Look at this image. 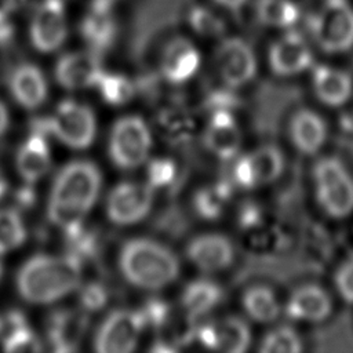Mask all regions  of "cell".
I'll return each instance as SVG.
<instances>
[{
	"label": "cell",
	"instance_id": "cell-1",
	"mask_svg": "<svg viewBox=\"0 0 353 353\" xmlns=\"http://www.w3.org/2000/svg\"><path fill=\"white\" fill-rule=\"evenodd\" d=\"M98 167L87 160H73L55 175L48 197L47 215L51 223L68 230L84 222L101 192Z\"/></svg>",
	"mask_w": 353,
	"mask_h": 353
},
{
	"label": "cell",
	"instance_id": "cell-2",
	"mask_svg": "<svg viewBox=\"0 0 353 353\" xmlns=\"http://www.w3.org/2000/svg\"><path fill=\"white\" fill-rule=\"evenodd\" d=\"M81 263L72 255H36L17 273V290L23 301L52 303L80 287Z\"/></svg>",
	"mask_w": 353,
	"mask_h": 353
},
{
	"label": "cell",
	"instance_id": "cell-3",
	"mask_svg": "<svg viewBox=\"0 0 353 353\" xmlns=\"http://www.w3.org/2000/svg\"><path fill=\"white\" fill-rule=\"evenodd\" d=\"M119 268L130 284L143 290H160L179 274L176 255L167 245L148 237L131 239L123 244Z\"/></svg>",
	"mask_w": 353,
	"mask_h": 353
},
{
	"label": "cell",
	"instance_id": "cell-4",
	"mask_svg": "<svg viewBox=\"0 0 353 353\" xmlns=\"http://www.w3.org/2000/svg\"><path fill=\"white\" fill-rule=\"evenodd\" d=\"M312 181L320 208L332 218L353 212V175L335 156L320 157L312 167Z\"/></svg>",
	"mask_w": 353,
	"mask_h": 353
},
{
	"label": "cell",
	"instance_id": "cell-5",
	"mask_svg": "<svg viewBox=\"0 0 353 353\" xmlns=\"http://www.w3.org/2000/svg\"><path fill=\"white\" fill-rule=\"evenodd\" d=\"M309 28L324 52L338 54L353 47V8L346 0H324L310 17Z\"/></svg>",
	"mask_w": 353,
	"mask_h": 353
},
{
	"label": "cell",
	"instance_id": "cell-6",
	"mask_svg": "<svg viewBox=\"0 0 353 353\" xmlns=\"http://www.w3.org/2000/svg\"><path fill=\"white\" fill-rule=\"evenodd\" d=\"M152 148V134L141 116L119 119L109 137V156L123 170L139 167L148 159Z\"/></svg>",
	"mask_w": 353,
	"mask_h": 353
},
{
	"label": "cell",
	"instance_id": "cell-7",
	"mask_svg": "<svg viewBox=\"0 0 353 353\" xmlns=\"http://www.w3.org/2000/svg\"><path fill=\"white\" fill-rule=\"evenodd\" d=\"M48 134L72 149H85L95 138L97 121L92 110L76 101L61 102L47 117Z\"/></svg>",
	"mask_w": 353,
	"mask_h": 353
},
{
	"label": "cell",
	"instance_id": "cell-8",
	"mask_svg": "<svg viewBox=\"0 0 353 353\" xmlns=\"http://www.w3.org/2000/svg\"><path fill=\"white\" fill-rule=\"evenodd\" d=\"M68 12L63 0H40L32 11L29 39L40 52L59 50L68 39Z\"/></svg>",
	"mask_w": 353,
	"mask_h": 353
},
{
	"label": "cell",
	"instance_id": "cell-9",
	"mask_svg": "<svg viewBox=\"0 0 353 353\" xmlns=\"http://www.w3.org/2000/svg\"><path fill=\"white\" fill-rule=\"evenodd\" d=\"M214 62L222 84L230 88L245 85L256 73L255 51L241 37L222 39L215 50Z\"/></svg>",
	"mask_w": 353,
	"mask_h": 353
},
{
	"label": "cell",
	"instance_id": "cell-10",
	"mask_svg": "<svg viewBox=\"0 0 353 353\" xmlns=\"http://www.w3.org/2000/svg\"><path fill=\"white\" fill-rule=\"evenodd\" d=\"M145 330L139 310L117 309L99 324L94 346L101 353H127L135 349L141 332Z\"/></svg>",
	"mask_w": 353,
	"mask_h": 353
},
{
	"label": "cell",
	"instance_id": "cell-11",
	"mask_svg": "<svg viewBox=\"0 0 353 353\" xmlns=\"http://www.w3.org/2000/svg\"><path fill=\"white\" fill-rule=\"evenodd\" d=\"M153 188L148 183L121 182L106 199L108 218L116 225H132L143 219L153 204Z\"/></svg>",
	"mask_w": 353,
	"mask_h": 353
},
{
	"label": "cell",
	"instance_id": "cell-12",
	"mask_svg": "<svg viewBox=\"0 0 353 353\" xmlns=\"http://www.w3.org/2000/svg\"><path fill=\"white\" fill-rule=\"evenodd\" d=\"M268 59L272 72L280 77L299 74L313 63L312 50L296 30H288L280 36L270 46Z\"/></svg>",
	"mask_w": 353,
	"mask_h": 353
},
{
	"label": "cell",
	"instance_id": "cell-13",
	"mask_svg": "<svg viewBox=\"0 0 353 353\" xmlns=\"http://www.w3.org/2000/svg\"><path fill=\"white\" fill-rule=\"evenodd\" d=\"M79 32L90 50L103 54L116 41L117 21L112 0H92L84 12Z\"/></svg>",
	"mask_w": 353,
	"mask_h": 353
},
{
	"label": "cell",
	"instance_id": "cell-14",
	"mask_svg": "<svg viewBox=\"0 0 353 353\" xmlns=\"http://www.w3.org/2000/svg\"><path fill=\"white\" fill-rule=\"evenodd\" d=\"M103 72L101 54L85 50L63 54L55 63L54 74L59 85L68 90H79L95 85Z\"/></svg>",
	"mask_w": 353,
	"mask_h": 353
},
{
	"label": "cell",
	"instance_id": "cell-15",
	"mask_svg": "<svg viewBox=\"0 0 353 353\" xmlns=\"http://www.w3.org/2000/svg\"><path fill=\"white\" fill-rule=\"evenodd\" d=\"M200 66V52L186 37H172L160 54V76L171 84H183L190 80Z\"/></svg>",
	"mask_w": 353,
	"mask_h": 353
},
{
	"label": "cell",
	"instance_id": "cell-16",
	"mask_svg": "<svg viewBox=\"0 0 353 353\" xmlns=\"http://www.w3.org/2000/svg\"><path fill=\"white\" fill-rule=\"evenodd\" d=\"M90 324L85 310L59 309L50 314L47 320V339L52 350L69 353L79 349Z\"/></svg>",
	"mask_w": 353,
	"mask_h": 353
},
{
	"label": "cell",
	"instance_id": "cell-17",
	"mask_svg": "<svg viewBox=\"0 0 353 353\" xmlns=\"http://www.w3.org/2000/svg\"><path fill=\"white\" fill-rule=\"evenodd\" d=\"M186 256L201 272L215 273L232 265L234 247L223 234L205 233L193 237L188 243Z\"/></svg>",
	"mask_w": 353,
	"mask_h": 353
},
{
	"label": "cell",
	"instance_id": "cell-18",
	"mask_svg": "<svg viewBox=\"0 0 353 353\" xmlns=\"http://www.w3.org/2000/svg\"><path fill=\"white\" fill-rule=\"evenodd\" d=\"M241 145V134L230 110L210 113V121L204 131V146L221 160L233 159Z\"/></svg>",
	"mask_w": 353,
	"mask_h": 353
},
{
	"label": "cell",
	"instance_id": "cell-19",
	"mask_svg": "<svg viewBox=\"0 0 353 353\" xmlns=\"http://www.w3.org/2000/svg\"><path fill=\"white\" fill-rule=\"evenodd\" d=\"M332 312V301L328 292L319 284H303L290 295L285 313L292 320L319 323Z\"/></svg>",
	"mask_w": 353,
	"mask_h": 353
},
{
	"label": "cell",
	"instance_id": "cell-20",
	"mask_svg": "<svg viewBox=\"0 0 353 353\" xmlns=\"http://www.w3.org/2000/svg\"><path fill=\"white\" fill-rule=\"evenodd\" d=\"M288 134L292 145L302 154L319 153L328 135L324 119L307 108L298 109L291 116Z\"/></svg>",
	"mask_w": 353,
	"mask_h": 353
},
{
	"label": "cell",
	"instance_id": "cell-21",
	"mask_svg": "<svg viewBox=\"0 0 353 353\" xmlns=\"http://www.w3.org/2000/svg\"><path fill=\"white\" fill-rule=\"evenodd\" d=\"M14 99L25 109H36L47 98V81L43 72L33 63L25 62L14 68L8 77Z\"/></svg>",
	"mask_w": 353,
	"mask_h": 353
},
{
	"label": "cell",
	"instance_id": "cell-22",
	"mask_svg": "<svg viewBox=\"0 0 353 353\" xmlns=\"http://www.w3.org/2000/svg\"><path fill=\"white\" fill-rule=\"evenodd\" d=\"M312 85L317 99L332 108L345 105L353 92L352 76L327 65H319L312 72Z\"/></svg>",
	"mask_w": 353,
	"mask_h": 353
},
{
	"label": "cell",
	"instance_id": "cell-23",
	"mask_svg": "<svg viewBox=\"0 0 353 353\" xmlns=\"http://www.w3.org/2000/svg\"><path fill=\"white\" fill-rule=\"evenodd\" d=\"M17 170L25 182L34 183L43 178L51 165L50 148L46 135L30 132L17 153Z\"/></svg>",
	"mask_w": 353,
	"mask_h": 353
},
{
	"label": "cell",
	"instance_id": "cell-24",
	"mask_svg": "<svg viewBox=\"0 0 353 353\" xmlns=\"http://www.w3.org/2000/svg\"><path fill=\"white\" fill-rule=\"evenodd\" d=\"M0 342L6 352H36L40 342L29 327L23 313L8 310L0 317Z\"/></svg>",
	"mask_w": 353,
	"mask_h": 353
},
{
	"label": "cell",
	"instance_id": "cell-25",
	"mask_svg": "<svg viewBox=\"0 0 353 353\" xmlns=\"http://www.w3.org/2000/svg\"><path fill=\"white\" fill-rule=\"evenodd\" d=\"M222 299V287L210 279H199L189 283L181 294L182 309L196 319L205 316Z\"/></svg>",
	"mask_w": 353,
	"mask_h": 353
},
{
	"label": "cell",
	"instance_id": "cell-26",
	"mask_svg": "<svg viewBox=\"0 0 353 353\" xmlns=\"http://www.w3.org/2000/svg\"><path fill=\"white\" fill-rule=\"evenodd\" d=\"M233 189L234 183L230 176L200 188L193 196V211L203 219L214 221L219 218L233 194Z\"/></svg>",
	"mask_w": 353,
	"mask_h": 353
},
{
	"label": "cell",
	"instance_id": "cell-27",
	"mask_svg": "<svg viewBox=\"0 0 353 353\" xmlns=\"http://www.w3.org/2000/svg\"><path fill=\"white\" fill-rule=\"evenodd\" d=\"M157 124L170 142L182 145L192 138L194 119L189 109L181 102H171L157 113Z\"/></svg>",
	"mask_w": 353,
	"mask_h": 353
},
{
	"label": "cell",
	"instance_id": "cell-28",
	"mask_svg": "<svg viewBox=\"0 0 353 353\" xmlns=\"http://www.w3.org/2000/svg\"><path fill=\"white\" fill-rule=\"evenodd\" d=\"M214 323L215 331V350L226 353H241L245 352L251 332L248 324L237 316H226Z\"/></svg>",
	"mask_w": 353,
	"mask_h": 353
},
{
	"label": "cell",
	"instance_id": "cell-29",
	"mask_svg": "<svg viewBox=\"0 0 353 353\" xmlns=\"http://www.w3.org/2000/svg\"><path fill=\"white\" fill-rule=\"evenodd\" d=\"M256 186L268 185L279 179L284 170V154L272 143H265L248 153Z\"/></svg>",
	"mask_w": 353,
	"mask_h": 353
},
{
	"label": "cell",
	"instance_id": "cell-30",
	"mask_svg": "<svg viewBox=\"0 0 353 353\" xmlns=\"http://www.w3.org/2000/svg\"><path fill=\"white\" fill-rule=\"evenodd\" d=\"M254 14L265 26L287 29L296 23L299 8L291 0H255Z\"/></svg>",
	"mask_w": 353,
	"mask_h": 353
},
{
	"label": "cell",
	"instance_id": "cell-31",
	"mask_svg": "<svg viewBox=\"0 0 353 353\" xmlns=\"http://www.w3.org/2000/svg\"><path fill=\"white\" fill-rule=\"evenodd\" d=\"M243 306L247 314L259 323H270L280 314V303L276 294L266 285H252L243 295Z\"/></svg>",
	"mask_w": 353,
	"mask_h": 353
},
{
	"label": "cell",
	"instance_id": "cell-32",
	"mask_svg": "<svg viewBox=\"0 0 353 353\" xmlns=\"http://www.w3.org/2000/svg\"><path fill=\"white\" fill-rule=\"evenodd\" d=\"M26 239V228L18 208H0V255L18 248Z\"/></svg>",
	"mask_w": 353,
	"mask_h": 353
},
{
	"label": "cell",
	"instance_id": "cell-33",
	"mask_svg": "<svg viewBox=\"0 0 353 353\" xmlns=\"http://www.w3.org/2000/svg\"><path fill=\"white\" fill-rule=\"evenodd\" d=\"M95 85L98 87L103 101L110 105H123L128 102L137 91L135 84L125 76L110 72H102Z\"/></svg>",
	"mask_w": 353,
	"mask_h": 353
},
{
	"label": "cell",
	"instance_id": "cell-34",
	"mask_svg": "<svg viewBox=\"0 0 353 353\" xmlns=\"http://www.w3.org/2000/svg\"><path fill=\"white\" fill-rule=\"evenodd\" d=\"M188 23L190 29L203 37H222L226 29L222 17L203 4H196L188 11Z\"/></svg>",
	"mask_w": 353,
	"mask_h": 353
},
{
	"label": "cell",
	"instance_id": "cell-35",
	"mask_svg": "<svg viewBox=\"0 0 353 353\" xmlns=\"http://www.w3.org/2000/svg\"><path fill=\"white\" fill-rule=\"evenodd\" d=\"M263 353H298L302 350V339L290 325H279L270 330L262 339Z\"/></svg>",
	"mask_w": 353,
	"mask_h": 353
},
{
	"label": "cell",
	"instance_id": "cell-36",
	"mask_svg": "<svg viewBox=\"0 0 353 353\" xmlns=\"http://www.w3.org/2000/svg\"><path fill=\"white\" fill-rule=\"evenodd\" d=\"M148 185L153 189L171 186L176 176V165L171 159L159 157L148 163L146 167Z\"/></svg>",
	"mask_w": 353,
	"mask_h": 353
},
{
	"label": "cell",
	"instance_id": "cell-37",
	"mask_svg": "<svg viewBox=\"0 0 353 353\" xmlns=\"http://www.w3.org/2000/svg\"><path fill=\"white\" fill-rule=\"evenodd\" d=\"M109 301V291L103 283L99 281H90L80 287L79 292V302L80 307L90 312H98L106 306Z\"/></svg>",
	"mask_w": 353,
	"mask_h": 353
},
{
	"label": "cell",
	"instance_id": "cell-38",
	"mask_svg": "<svg viewBox=\"0 0 353 353\" xmlns=\"http://www.w3.org/2000/svg\"><path fill=\"white\" fill-rule=\"evenodd\" d=\"M139 313L143 319L145 328L152 327L157 331L168 320V317L172 313V309L165 301L152 298L145 302V305L139 309Z\"/></svg>",
	"mask_w": 353,
	"mask_h": 353
},
{
	"label": "cell",
	"instance_id": "cell-39",
	"mask_svg": "<svg viewBox=\"0 0 353 353\" xmlns=\"http://www.w3.org/2000/svg\"><path fill=\"white\" fill-rule=\"evenodd\" d=\"M230 88L223 84L222 88H212L204 97V108L212 113L216 110H233L239 105V97Z\"/></svg>",
	"mask_w": 353,
	"mask_h": 353
},
{
	"label": "cell",
	"instance_id": "cell-40",
	"mask_svg": "<svg viewBox=\"0 0 353 353\" xmlns=\"http://www.w3.org/2000/svg\"><path fill=\"white\" fill-rule=\"evenodd\" d=\"M335 288L346 303H353V254H350L334 274Z\"/></svg>",
	"mask_w": 353,
	"mask_h": 353
},
{
	"label": "cell",
	"instance_id": "cell-41",
	"mask_svg": "<svg viewBox=\"0 0 353 353\" xmlns=\"http://www.w3.org/2000/svg\"><path fill=\"white\" fill-rule=\"evenodd\" d=\"M230 179L234 183V186L243 188V189H252L256 188V181L254 175V170L250 161L248 154L237 157L234 161L232 171H230Z\"/></svg>",
	"mask_w": 353,
	"mask_h": 353
},
{
	"label": "cell",
	"instance_id": "cell-42",
	"mask_svg": "<svg viewBox=\"0 0 353 353\" xmlns=\"http://www.w3.org/2000/svg\"><path fill=\"white\" fill-rule=\"evenodd\" d=\"M262 214L259 207L252 201H245L237 211V225L243 230H252L261 225Z\"/></svg>",
	"mask_w": 353,
	"mask_h": 353
},
{
	"label": "cell",
	"instance_id": "cell-43",
	"mask_svg": "<svg viewBox=\"0 0 353 353\" xmlns=\"http://www.w3.org/2000/svg\"><path fill=\"white\" fill-rule=\"evenodd\" d=\"M159 228L161 230H165L168 234H181L185 230L186 226V219L183 214L178 210H168L159 221Z\"/></svg>",
	"mask_w": 353,
	"mask_h": 353
},
{
	"label": "cell",
	"instance_id": "cell-44",
	"mask_svg": "<svg viewBox=\"0 0 353 353\" xmlns=\"http://www.w3.org/2000/svg\"><path fill=\"white\" fill-rule=\"evenodd\" d=\"M14 199H15V203H17V208L21 210V208H30L33 207V204L36 203V192L34 189L32 188V183L30 182H25L23 186H21L15 193H14Z\"/></svg>",
	"mask_w": 353,
	"mask_h": 353
},
{
	"label": "cell",
	"instance_id": "cell-45",
	"mask_svg": "<svg viewBox=\"0 0 353 353\" xmlns=\"http://www.w3.org/2000/svg\"><path fill=\"white\" fill-rule=\"evenodd\" d=\"M14 34V26L10 15H0V46H6Z\"/></svg>",
	"mask_w": 353,
	"mask_h": 353
},
{
	"label": "cell",
	"instance_id": "cell-46",
	"mask_svg": "<svg viewBox=\"0 0 353 353\" xmlns=\"http://www.w3.org/2000/svg\"><path fill=\"white\" fill-rule=\"evenodd\" d=\"M211 1L223 10H228L230 12H239L245 7L248 0H211Z\"/></svg>",
	"mask_w": 353,
	"mask_h": 353
},
{
	"label": "cell",
	"instance_id": "cell-47",
	"mask_svg": "<svg viewBox=\"0 0 353 353\" xmlns=\"http://www.w3.org/2000/svg\"><path fill=\"white\" fill-rule=\"evenodd\" d=\"M10 123V117H8V110L4 106V103L0 101V135L4 134V131L7 130Z\"/></svg>",
	"mask_w": 353,
	"mask_h": 353
},
{
	"label": "cell",
	"instance_id": "cell-48",
	"mask_svg": "<svg viewBox=\"0 0 353 353\" xmlns=\"http://www.w3.org/2000/svg\"><path fill=\"white\" fill-rule=\"evenodd\" d=\"M7 189H8V183H7V179H6L4 174H3V171L0 170V199H1V197L6 194Z\"/></svg>",
	"mask_w": 353,
	"mask_h": 353
},
{
	"label": "cell",
	"instance_id": "cell-49",
	"mask_svg": "<svg viewBox=\"0 0 353 353\" xmlns=\"http://www.w3.org/2000/svg\"><path fill=\"white\" fill-rule=\"evenodd\" d=\"M1 274H3V263L0 261V277H1Z\"/></svg>",
	"mask_w": 353,
	"mask_h": 353
}]
</instances>
